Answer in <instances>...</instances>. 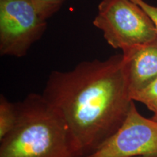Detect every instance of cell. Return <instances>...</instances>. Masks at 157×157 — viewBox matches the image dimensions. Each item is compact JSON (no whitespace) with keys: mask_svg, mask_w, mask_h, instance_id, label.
<instances>
[{"mask_svg":"<svg viewBox=\"0 0 157 157\" xmlns=\"http://www.w3.org/2000/svg\"><path fill=\"white\" fill-rule=\"evenodd\" d=\"M42 96L61 116L79 157H89L122 124L133 100L121 55L52 71Z\"/></svg>","mask_w":157,"mask_h":157,"instance_id":"cell-1","label":"cell"},{"mask_svg":"<svg viewBox=\"0 0 157 157\" xmlns=\"http://www.w3.org/2000/svg\"><path fill=\"white\" fill-rule=\"evenodd\" d=\"M13 130L0 140V157H79L61 116L42 94L17 103Z\"/></svg>","mask_w":157,"mask_h":157,"instance_id":"cell-2","label":"cell"},{"mask_svg":"<svg viewBox=\"0 0 157 157\" xmlns=\"http://www.w3.org/2000/svg\"><path fill=\"white\" fill-rule=\"evenodd\" d=\"M93 25L110 46L121 51L157 38L152 20L132 0H103Z\"/></svg>","mask_w":157,"mask_h":157,"instance_id":"cell-3","label":"cell"},{"mask_svg":"<svg viewBox=\"0 0 157 157\" xmlns=\"http://www.w3.org/2000/svg\"><path fill=\"white\" fill-rule=\"evenodd\" d=\"M47 28L33 0H0V54L22 58Z\"/></svg>","mask_w":157,"mask_h":157,"instance_id":"cell-4","label":"cell"},{"mask_svg":"<svg viewBox=\"0 0 157 157\" xmlns=\"http://www.w3.org/2000/svg\"><path fill=\"white\" fill-rule=\"evenodd\" d=\"M157 157V121L143 117L135 101L126 119L89 157Z\"/></svg>","mask_w":157,"mask_h":157,"instance_id":"cell-5","label":"cell"},{"mask_svg":"<svg viewBox=\"0 0 157 157\" xmlns=\"http://www.w3.org/2000/svg\"><path fill=\"white\" fill-rule=\"evenodd\" d=\"M131 97L157 78V38L122 51Z\"/></svg>","mask_w":157,"mask_h":157,"instance_id":"cell-6","label":"cell"},{"mask_svg":"<svg viewBox=\"0 0 157 157\" xmlns=\"http://www.w3.org/2000/svg\"><path fill=\"white\" fill-rule=\"evenodd\" d=\"M18 118L17 103L10 102L3 95L0 96V140L13 130Z\"/></svg>","mask_w":157,"mask_h":157,"instance_id":"cell-7","label":"cell"},{"mask_svg":"<svg viewBox=\"0 0 157 157\" xmlns=\"http://www.w3.org/2000/svg\"><path fill=\"white\" fill-rule=\"evenodd\" d=\"M134 101L144 104L148 109L155 113L157 111V78L147 87L132 95Z\"/></svg>","mask_w":157,"mask_h":157,"instance_id":"cell-8","label":"cell"},{"mask_svg":"<svg viewBox=\"0 0 157 157\" xmlns=\"http://www.w3.org/2000/svg\"><path fill=\"white\" fill-rule=\"evenodd\" d=\"M66 0H33L45 19L48 20L57 13Z\"/></svg>","mask_w":157,"mask_h":157,"instance_id":"cell-9","label":"cell"},{"mask_svg":"<svg viewBox=\"0 0 157 157\" xmlns=\"http://www.w3.org/2000/svg\"><path fill=\"white\" fill-rule=\"evenodd\" d=\"M144 10L152 20L157 31V7L146 3L144 0H132Z\"/></svg>","mask_w":157,"mask_h":157,"instance_id":"cell-10","label":"cell"},{"mask_svg":"<svg viewBox=\"0 0 157 157\" xmlns=\"http://www.w3.org/2000/svg\"><path fill=\"white\" fill-rule=\"evenodd\" d=\"M151 119H154V121H157V111L155 113H154V115H153V117H151Z\"/></svg>","mask_w":157,"mask_h":157,"instance_id":"cell-11","label":"cell"},{"mask_svg":"<svg viewBox=\"0 0 157 157\" xmlns=\"http://www.w3.org/2000/svg\"><path fill=\"white\" fill-rule=\"evenodd\" d=\"M135 157H143V156H135Z\"/></svg>","mask_w":157,"mask_h":157,"instance_id":"cell-12","label":"cell"}]
</instances>
